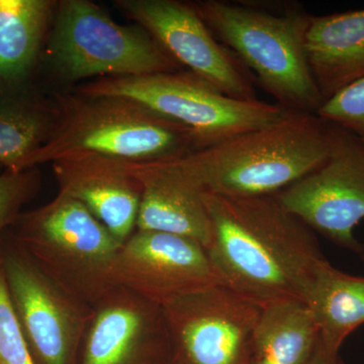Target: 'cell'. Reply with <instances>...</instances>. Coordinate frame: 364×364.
<instances>
[{
    "instance_id": "5",
    "label": "cell",
    "mask_w": 364,
    "mask_h": 364,
    "mask_svg": "<svg viewBox=\"0 0 364 364\" xmlns=\"http://www.w3.org/2000/svg\"><path fill=\"white\" fill-rule=\"evenodd\" d=\"M9 229L43 272L88 305L116 287L112 268L123 243L77 200L58 193L21 213Z\"/></svg>"
},
{
    "instance_id": "24",
    "label": "cell",
    "mask_w": 364,
    "mask_h": 364,
    "mask_svg": "<svg viewBox=\"0 0 364 364\" xmlns=\"http://www.w3.org/2000/svg\"><path fill=\"white\" fill-rule=\"evenodd\" d=\"M306 364H338V355L325 351L318 344L317 351Z\"/></svg>"
},
{
    "instance_id": "19",
    "label": "cell",
    "mask_w": 364,
    "mask_h": 364,
    "mask_svg": "<svg viewBox=\"0 0 364 364\" xmlns=\"http://www.w3.org/2000/svg\"><path fill=\"white\" fill-rule=\"evenodd\" d=\"M318 344L317 326L305 303L272 304L261 310L248 364H306Z\"/></svg>"
},
{
    "instance_id": "12",
    "label": "cell",
    "mask_w": 364,
    "mask_h": 364,
    "mask_svg": "<svg viewBox=\"0 0 364 364\" xmlns=\"http://www.w3.org/2000/svg\"><path fill=\"white\" fill-rule=\"evenodd\" d=\"M116 287L164 306L174 299L221 284L198 242L177 235L138 231L122 244L112 268Z\"/></svg>"
},
{
    "instance_id": "8",
    "label": "cell",
    "mask_w": 364,
    "mask_h": 364,
    "mask_svg": "<svg viewBox=\"0 0 364 364\" xmlns=\"http://www.w3.org/2000/svg\"><path fill=\"white\" fill-rule=\"evenodd\" d=\"M9 296L35 364H79L93 306L43 272L13 240L0 250Z\"/></svg>"
},
{
    "instance_id": "7",
    "label": "cell",
    "mask_w": 364,
    "mask_h": 364,
    "mask_svg": "<svg viewBox=\"0 0 364 364\" xmlns=\"http://www.w3.org/2000/svg\"><path fill=\"white\" fill-rule=\"evenodd\" d=\"M47 54L70 81L173 73L181 67L140 26H122L88 0H62Z\"/></svg>"
},
{
    "instance_id": "18",
    "label": "cell",
    "mask_w": 364,
    "mask_h": 364,
    "mask_svg": "<svg viewBox=\"0 0 364 364\" xmlns=\"http://www.w3.org/2000/svg\"><path fill=\"white\" fill-rule=\"evenodd\" d=\"M60 116L59 107L40 102L25 83L0 81V166L26 170L31 156L50 138Z\"/></svg>"
},
{
    "instance_id": "4",
    "label": "cell",
    "mask_w": 364,
    "mask_h": 364,
    "mask_svg": "<svg viewBox=\"0 0 364 364\" xmlns=\"http://www.w3.org/2000/svg\"><path fill=\"white\" fill-rule=\"evenodd\" d=\"M191 4L215 39L253 71L277 105L287 112L316 114L324 100L306 54L312 14L299 6L277 14L222 0Z\"/></svg>"
},
{
    "instance_id": "2",
    "label": "cell",
    "mask_w": 364,
    "mask_h": 364,
    "mask_svg": "<svg viewBox=\"0 0 364 364\" xmlns=\"http://www.w3.org/2000/svg\"><path fill=\"white\" fill-rule=\"evenodd\" d=\"M328 151V124L316 114L289 112L263 128L165 161L203 193L255 198L277 195L298 181Z\"/></svg>"
},
{
    "instance_id": "17",
    "label": "cell",
    "mask_w": 364,
    "mask_h": 364,
    "mask_svg": "<svg viewBox=\"0 0 364 364\" xmlns=\"http://www.w3.org/2000/svg\"><path fill=\"white\" fill-rule=\"evenodd\" d=\"M317 326L320 346L338 355L344 340L364 324V277L347 274L324 258L305 299Z\"/></svg>"
},
{
    "instance_id": "20",
    "label": "cell",
    "mask_w": 364,
    "mask_h": 364,
    "mask_svg": "<svg viewBox=\"0 0 364 364\" xmlns=\"http://www.w3.org/2000/svg\"><path fill=\"white\" fill-rule=\"evenodd\" d=\"M58 2L0 0V81L26 83Z\"/></svg>"
},
{
    "instance_id": "3",
    "label": "cell",
    "mask_w": 364,
    "mask_h": 364,
    "mask_svg": "<svg viewBox=\"0 0 364 364\" xmlns=\"http://www.w3.org/2000/svg\"><path fill=\"white\" fill-rule=\"evenodd\" d=\"M60 116L47 142L26 170L72 155L90 154L127 163L176 159L202 149L193 132L130 98L62 97Z\"/></svg>"
},
{
    "instance_id": "1",
    "label": "cell",
    "mask_w": 364,
    "mask_h": 364,
    "mask_svg": "<svg viewBox=\"0 0 364 364\" xmlns=\"http://www.w3.org/2000/svg\"><path fill=\"white\" fill-rule=\"evenodd\" d=\"M212 223L207 252L222 286L267 306L305 303L324 259L312 230L274 196L227 198L203 193Z\"/></svg>"
},
{
    "instance_id": "6",
    "label": "cell",
    "mask_w": 364,
    "mask_h": 364,
    "mask_svg": "<svg viewBox=\"0 0 364 364\" xmlns=\"http://www.w3.org/2000/svg\"><path fill=\"white\" fill-rule=\"evenodd\" d=\"M76 92L135 100L188 128L202 148L263 128L289 112L277 104L228 97L188 71L98 78Z\"/></svg>"
},
{
    "instance_id": "13",
    "label": "cell",
    "mask_w": 364,
    "mask_h": 364,
    "mask_svg": "<svg viewBox=\"0 0 364 364\" xmlns=\"http://www.w3.org/2000/svg\"><path fill=\"white\" fill-rule=\"evenodd\" d=\"M161 306L114 287L93 306L79 364H169Z\"/></svg>"
},
{
    "instance_id": "15",
    "label": "cell",
    "mask_w": 364,
    "mask_h": 364,
    "mask_svg": "<svg viewBox=\"0 0 364 364\" xmlns=\"http://www.w3.org/2000/svg\"><path fill=\"white\" fill-rule=\"evenodd\" d=\"M128 166L141 184L136 230L186 237L207 250L212 223L203 193L166 161Z\"/></svg>"
},
{
    "instance_id": "21",
    "label": "cell",
    "mask_w": 364,
    "mask_h": 364,
    "mask_svg": "<svg viewBox=\"0 0 364 364\" xmlns=\"http://www.w3.org/2000/svg\"><path fill=\"white\" fill-rule=\"evenodd\" d=\"M41 176L38 167L0 173V234L9 229L23 213V205L39 193Z\"/></svg>"
},
{
    "instance_id": "23",
    "label": "cell",
    "mask_w": 364,
    "mask_h": 364,
    "mask_svg": "<svg viewBox=\"0 0 364 364\" xmlns=\"http://www.w3.org/2000/svg\"><path fill=\"white\" fill-rule=\"evenodd\" d=\"M0 364H35L0 264Z\"/></svg>"
},
{
    "instance_id": "11",
    "label": "cell",
    "mask_w": 364,
    "mask_h": 364,
    "mask_svg": "<svg viewBox=\"0 0 364 364\" xmlns=\"http://www.w3.org/2000/svg\"><path fill=\"white\" fill-rule=\"evenodd\" d=\"M114 6L147 31L179 66L228 97L256 100L243 64L219 42L191 4L177 0H117Z\"/></svg>"
},
{
    "instance_id": "22",
    "label": "cell",
    "mask_w": 364,
    "mask_h": 364,
    "mask_svg": "<svg viewBox=\"0 0 364 364\" xmlns=\"http://www.w3.org/2000/svg\"><path fill=\"white\" fill-rule=\"evenodd\" d=\"M316 116L350 132L364 143V79L325 100Z\"/></svg>"
},
{
    "instance_id": "9",
    "label": "cell",
    "mask_w": 364,
    "mask_h": 364,
    "mask_svg": "<svg viewBox=\"0 0 364 364\" xmlns=\"http://www.w3.org/2000/svg\"><path fill=\"white\" fill-rule=\"evenodd\" d=\"M328 131L324 161L274 196L312 231L363 254L354 229L364 219V143L335 124H328Z\"/></svg>"
},
{
    "instance_id": "16",
    "label": "cell",
    "mask_w": 364,
    "mask_h": 364,
    "mask_svg": "<svg viewBox=\"0 0 364 364\" xmlns=\"http://www.w3.org/2000/svg\"><path fill=\"white\" fill-rule=\"evenodd\" d=\"M305 48L324 102L364 79V9L311 16Z\"/></svg>"
},
{
    "instance_id": "26",
    "label": "cell",
    "mask_w": 364,
    "mask_h": 364,
    "mask_svg": "<svg viewBox=\"0 0 364 364\" xmlns=\"http://www.w3.org/2000/svg\"><path fill=\"white\" fill-rule=\"evenodd\" d=\"M363 255L364 256V246H363Z\"/></svg>"
},
{
    "instance_id": "10",
    "label": "cell",
    "mask_w": 364,
    "mask_h": 364,
    "mask_svg": "<svg viewBox=\"0 0 364 364\" xmlns=\"http://www.w3.org/2000/svg\"><path fill=\"white\" fill-rule=\"evenodd\" d=\"M169 364H248L262 306L217 284L162 306Z\"/></svg>"
},
{
    "instance_id": "14",
    "label": "cell",
    "mask_w": 364,
    "mask_h": 364,
    "mask_svg": "<svg viewBox=\"0 0 364 364\" xmlns=\"http://www.w3.org/2000/svg\"><path fill=\"white\" fill-rule=\"evenodd\" d=\"M59 193L82 203L124 243L136 231L141 184L128 163L72 155L51 163Z\"/></svg>"
},
{
    "instance_id": "25",
    "label": "cell",
    "mask_w": 364,
    "mask_h": 364,
    "mask_svg": "<svg viewBox=\"0 0 364 364\" xmlns=\"http://www.w3.org/2000/svg\"><path fill=\"white\" fill-rule=\"evenodd\" d=\"M4 168H2V167H1V166H0V173H1V172H2V171H4Z\"/></svg>"
}]
</instances>
